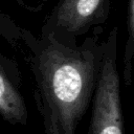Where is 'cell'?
<instances>
[{"label": "cell", "instance_id": "3", "mask_svg": "<svg viewBox=\"0 0 134 134\" xmlns=\"http://www.w3.org/2000/svg\"><path fill=\"white\" fill-rule=\"evenodd\" d=\"M111 0H59L41 32L64 43H76L79 37L107 21Z\"/></svg>", "mask_w": 134, "mask_h": 134}, {"label": "cell", "instance_id": "5", "mask_svg": "<svg viewBox=\"0 0 134 134\" xmlns=\"http://www.w3.org/2000/svg\"><path fill=\"white\" fill-rule=\"evenodd\" d=\"M121 80L126 87H130L133 81L134 68V0H128L127 9V39L122 54Z\"/></svg>", "mask_w": 134, "mask_h": 134}, {"label": "cell", "instance_id": "6", "mask_svg": "<svg viewBox=\"0 0 134 134\" xmlns=\"http://www.w3.org/2000/svg\"><path fill=\"white\" fill-rule=\"evenodd\" d=\"M41 1H47V0H41Z\"/></svg>", "mask_w": 134, "mask_h": 134}, {"label": "cell", "instance_id": "1", "mask_svg": "<svg viewBox=\"0 0 134 134\" xmlns=\"http://www.w3.org/2000/svg\"><path fill=\"white\" fill-rule=\"evenodd\" d=\"M35 80V100L45 134H76L91 105L97 83L104 40L98 34L82 43H64L50 34L36 37L21 29Z\"/></svg>", "mask_w": 134, "mask_h": 134}, {"label": "cell", "instance_id": "4", "mask_svg": "<svg viewBox=\"0 0 134 134\" xmlns=\"http://www.w3.org/2000/svg\"><path fill=\"white\" fill-rule=\"evenodd\" d=\"M0 116L13 125H26L28 111L20 91L16 65L0 52Z\"/></svg>", "mask_w": 134, "mask_h": 134}, {"label": "cell", "instance_id": "2", "mask_svg": "<svg viewBox=\"0 0 134 134\" xmlns=\"http://www.w3.org/2000/svg\"><path fill=\"white\" fill-rule=\"evenodd\" d=\"M117 54L118 29L114 26L104 40L102 65L91 102L87 134H126Z\"/></svg>", "mask_w": 134, "mask_h": 134}]
</instances>
